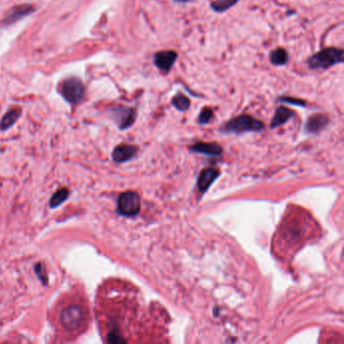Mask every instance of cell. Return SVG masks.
<instances>
[{
  "label": "cell",
  "instance_id": "obj_10",
  "mask_svg": "<svg viewBox=\"0 0 344 344\" xmlns=\"http://www.w3.org/2000/svg\"><path fill=\"white\" fill-rule=\"evenodd\" d=\"M218 176H219V172L213 168L205 169L204 171H202L197 181V186H198L199 191L202 193L207 191L210 188V186L213 184V182L218 178Z\"/></svg>",
  "mask_w": 344,
  "mask_h": 344
},
{
  "label": "cell",
  "instance_id": "obj_4",
  "mask_svg": "<svg viewBox=\"0 0 344 344\" xmlns=\"http://www.w3.org/2000/svg\"><path fill=\"white\" fill-rule=\"evenodd\" d=\"M86 320V311L77 304L66 307L61 313V323L63 327L69 331L78 330L82 327Z\"/></svg>",
  "mask_w": 344,
  "mask_h": 344
},
{
  "label": "cell",
  "instance_id": "obj_5",
  "mask_svg": "<svg viewBox=\"0 0 344 344\" xmlns=\"http://www.w3.org/2000/svg\"><path fill=\"white\" fill-rule=\"evenodd\" d=\"M117 211L120 215L132 217L141 211V198L137 193L126 191L120 194L117 203Z\"/></svg>",
  "mask_w": 344,
  "mask_h": 344
},
{
  "label": "cell",
  "instance_id": "obj_19",
  "mask_svg": "<svg viewBox=\"0 0 344 344\" xmlns=\"http://www.w3.org/2000/svg\"><path fill=\"white\" fill-rule=\"evenodd\" d=\"M238 1L239 0H214L210 6L215 12H224L238 3Z\"/></svg>",
  "mask_w": 344,
  "mask_h": 344
},
{
  "label": "cell",
  "instance_id": "obj_3",
  "mask_svg": "<svg viewBox=\"0 0 344 344\" xmlns=\"http://www.w3.org/2000/svg\"><path fill=\"white\" fill-rule=\"evenodd\" d=\"M265 129V124L248 114L236 116L224 125L223 130L230 133H243V132H254V131H262Z\"/></svg>",
  "mask_w": 344,
  "mask_h": 344
},
{
  "label": "cell",
  "instance_id": "obj_24",
  "mask_svg": "<svg viewBox=\"0 0 344 344\" xmlns=\"http://www.w3.org/2000/svg\"><path fill=\"white\" fill-rule=\"evenodd\" d=\"M174 1L178 3H186V2H190L191 0H174Z\"/></svg>",
  "mask_w": 344,
  "mask_h": 344
},
{
  "label": "cell",
  "instance_id": "obj_7",
  "mask_svg": "<svg viewBox=\"0 0 344 344\" xmlns=\"http://www.w3.org/2000/svg\"><path fill=\"white\" fill-rule=\"evenodd\" d=\"M35 6L29 3L16 5L10 8L6 14L4 15L3 19L0 21V27H9L14 25L15 22L24 19L25 17L31 15L35 11Z\"/></svg>",
  "mask_w": 344,
  "mask_h": 344
},
{
  "label": "cell",
  "instance_id": "obj_20",
  "mask_svg": "<svg viewBox=\"0 0 344 344\" xmlns=\"http://www.w3.org/2000/svg\"><path fill=\"white\" fill-rule=\"evenodd\" d=\"M34 268H35V271H36L38 280L42 283L43 286H47L48 285V273H47V269H45L44 265L42 263H38L36 264Z\"/></svg>",
  "mask_w": 344,
  "mask_h": 344
},
{
  "label": "cell",
  "instance_id": "obj_22",
  "mask_svg": "<svg viewBox=\"0 0 344 344\" xmlns=\"http://www.w3.org/2000/svg\"><path fill=\"white\" fill-rule=\"evenodd\" d=\"M279 101L289 103V104H293V105L300 106V107H305L306 106V102L304 100L299 99V98H294V97H281V98H279Z\"/></svg>",
  "mask_w": 344,
  "mask_h": 344
},
{
  "label": "cell",
  "instance_id": "obj_21",
  "mask_svg": "<svg viewBox=\"0 0 344 344\" xmlns=\"http://www.w3.org/2000/svg\"><path fill=\"white\" fill-rule=\"evenodd\" d=\"M213 119V111L211 108L205 107L201 110L199 117H198V122L200 124H207Z\"/></svg>",
  "mask_w": 344,
  "mask_h": 344
},
{
  "label": "cell",
  "instance_id": "obj_17",
  "mask_svg": "<svg viewBox=\"0 0 344 344\" xmlns=\"http://www.w3.org/2000/svg\"><path fill=\"white\" fill-rule=\"evenodd\" d=\"M69 196H70V191H69L68 188H61V189H59L58 191L56 192L52 196V198L50 200V203H49L50 208L55 209V208L59 207L65 201H67V199L69 198Z\"/></svg>",
  "mask_w": 344,
  "mask_h": 344
},
{
  "label": "cell",
  "instance_id": "obj_11",
  "mask_svg": "<svg viewBox=\"0 0 344 344\" xmlns=\"http://www.w3.org/2000/svg\"><path fill=\"white\" fill-rule=\"evenodd\" d=\"M137 153V148L131 145H119L112 152V158L115 163L121 164L131 159Z\"/></svg>",
  "mask_w": 344,
  "mask_h": 344
},
{
  "label": "cell",
  "instance_id": "obj_13",
  "mask_svg": "<svg viewBox=\"0 0 344 344\" xmlns=\"http://www.w3.org/2000/svg\"><path fill=\"white\" fill-rule=\"evenodd\" d=\"M190 150L192 152L207 155H219L222 153V148L216 143H197L192 146Z\"/></svg>",
  "mask_w": 344,
  "mask_h": 344
},
{
  "label": "cell",
  "instance_id": "obj_23",
  "mask_svg": "<svg viewBox=\"0 0 344 344\" xmlns=\"http://www.w3.org/2000/svg\"><path fill=\"white\" fill-rule=\"evenodd\" d=\"M107 341L109 343H118V342H125V339H123L116 331H111L107 336Z\"/></svg>",
  "mask_w": 344,
  "mask_h": 344
},
{
  "label": "cell",
  "instance_id": "obj_12",
  "mask_svg": "<svg viewBox=\"0 0 344 344\" xmlns=\"http://www.w3.org/2000/svg\"><path fill=\"white\" fill-rule=\"evenodd\" d=\"M329 123V118L324 114L312 115L307 120L306 131L309 133H318Z\"/></svg>",
  "mask_w": 344,
  "mask_h": 344
},
{
  "label": "cell",
  "instance_id": "obj_1",
  "mask_svg": "<svg viewBox=\"0 0 344 344\" xmlns=\"http://www.w3.org/2000/svg\"><path fill=\"white\" fill-rule=\"evenodd\" d=\"M343 62V50L334 47L319 51L311 56L307 61L309 68L313 70H326L335 65L342 64Z\"/></svg>",
  "mask_w": 344,
  "mask_h": 344
},
{
  "label": "cell",
  "instance_id": "obj_18",
  "mask_svg": "<svg viewBox=\"0 0 344 344\" xmlns=\"http://www.w3.org/2000/svg\"><path fill=\"white\" fill-rule=\"evenodd\" d=\"M172 104L179 111H187L190 108L191 101L190 99L182 93H178L172 98Z\"/></svg>",
  "mask_w": 344,
  "mask_h": 344
},
{
  "label": "cell",
  "instance_id": "obj_16",
  "mask_svg": "<svg viewBox=\"0 0 344 344\" xmlns=\"http://www.w3.org/2000/svg\"><path fill=\"white\" fill-rule=\"evenodd\" d=\"M269 61L274 66H285L289 62L288 52L284 48H277L270 52Z\"/></svg>",
  "mask_w": 344,
  "mask_h": 344
},
{
  "label": "cell",
  "instance_id": "obj_2",
  "mask_svg": "<svg viewBox=\"0 0 344 344\" xmlns=\"http://www.w3.org/2000/svg\"><path fill=\"white\" fill-rule=\"evenodd\" d=\"M59 93L68 103L78 105L83 101L86 89L79 78L68 77L61 82L59 86Z\"/></svg>",
  "mask_w": 344,
  "mask_h": 344
},
{
  "label": "cell",
  "instance_id": "obj_6",
  "mask_svg": "<svg viewBox=\"0 0 344 344\" xmlns=\"http://www.w3.org/2000/svg\"><path fill=\"white\" fill-rule=\"evenodd\" d=\"M109 116L112 120H114L119 129L124 130L129 128L134 123L136 119V112L131 107L118 105L109 110Z\"/></svg>",
  "mask_w": 344,
  "mask_h": 344
},
{
  "label": "cell",
  "instance_id": "obj_8",
  "mask_svg": "<svg viewBox=\"0 0 344 344\" xmlns=\"http://www.w3.org/2000/svg\"><path fill=\"white\" fill-rule=\"evenodd\" d=\"M306 232L304 228V223L287 222L283 225L281 230V239H284L289 244H298L303 241Z\"/></svg>",
  "mask_w": 344,
  "mask_h": 344
},
{
  "label": "cell",
  "instance_id": "obj_15",
  "mask_svg": "<svg viewBox=\"0 0 344 344\" xmlns=\"http://www.w3.org/2000/svg\"><path fill=\"white\" fill-rule=\"evenodd\" d=\"M20 115H21V109L20 108H13V109L7 111L5 114L3 115V117L0 120V130L5 131V130L9 129L10 127H12L16 123V121L18 120Z\"/></svg>",
  "mask_w": 344,
  "mask_h": 344
},
{
  "label": "cell",
  "instance_id": "obj_9",
  "mask_svg": "<svg viewBox=\"0 0 344 344\" xmlns=\"http://www.w3.org/2000/svg\"><path fill=\"white\" fill-rule=\"evenodd\" d=\"M178 58V54L175 51H160L154 54V65L163 72L168 73L173 68Z\"/></svg>",
  "mask_w": 344,
  "mask_h": 344
},
{
  "label": "cell",
  "instance_id": "obj_14",
  "mask_svg": "<svg viewBox=\"0 0 344 344\" xmlns=\"http://www.w3.org/2000/svg\"><path fill=\"white\" fill-rule=\"evenodd\" d=\"M295 116V112L285 106H280L277 110L274 116L270 122V128H277L286 122H288L292 117Z\"/></svg>",
  "mask_w": 344,
  "mask_h": 344
}]
</instances>
